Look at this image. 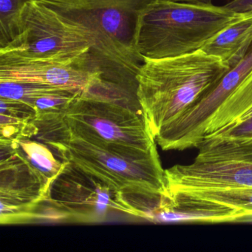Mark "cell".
I'll return each instance as SVG.
<instances>
[{
	"instance_id": "obj_20",
	"label": "cell",
	"mask_w": 252,
	"mask_h": 252,
	"mask_svg": "<svg viewBox=\"0 0 252 252\" xmlns=\"http://www.w3.org/2000/svg\"><path fill=\"white\" fill-rule=\"evenodd\" d=\"M173 1H178V2H191V3H195V2H209L211 0H173Z\"/></svg>"
},
{
	"instance_id": "obj_18",
	"label": "cell",
	"mask_w": 252,
	"mask_h": 252,
	"mask_svg": "<svg viewBox=\"0 0 252 252\" xmlns=\"http://www.w3.org/2000/svg\"><path fill=\"white\" fill-rule=\"evenodd\" d=\"M60 91L65 90L39 84L0 82V98L21 101L32 107L39 98Z\"/></svg>"
},
{
	"instance_id": "obj_10",
	"label": "cell",
	"mask_w": 252,
	"mask_h": 252,
	"mask_svg": "<svg viewBox=\"0 0 252 252\" xmlns=\"http://www.w3.org/2000/svg\"><path fill=\"white\" fill-rule=\"evenodd\" d=\"M252 72V46L245 58L230 68L201 99L156 137L158 145L164 151L198 147L211 119Z\"/></svg>"
},
{
	"instance_id": "obj_16",
	"label": "cell",
	"mask_w": 252,
	"mask_h": 252,
	"mask_svg": "<svg viewBox=\"0 0 252 252\" xmlns=\"http://www.w3.org/2000/svg\"><path fill=\"white\" fill-rule=\"evenodd\" d=\"M181 191L196 198L208 200L243 211L248 215L247 220L252 219V187L225 189H182Z\"/></svg>"
},
{
	"instance_id": "obj_7",
	"label": "cell",
	"mask_w": 252,
	"mask_h": 252,
	"mask_svg": "<svg viewBox=\"0 0 252 252\" xmlns=\"http://www.w3.org/2000/svg\"><path fill=\"white\" fill-rule=\"evenodd\" d=\"M192 163L164 170L166 191L252 187V138L206 137Z\"/></svg>"
},
{
	"instance_id": "obj_19",
	"label": "cell",
	"mask_w": 252,
	"mask_h": 252,
	"mask_svg": "<svg viewBox=\"0 0 252 252\" xmlns=\"http://www.w3.org/2000/svg\"><path fill=\"white\" fill-rule=\"evenodd\" d=\"M231 11L237 13H246L252 11V0H232L225 5Z\"/></svg>"
},
{
	"instance_id": "obj_3",
	"label": "cell",
	"mask_w": 252,
	"mask_h": 252,
	"mask_svg": "<svg viewBox=\"0 0 252 252\" xmlns=\"http://www.w3.org/2000/svg\"><path fill=\"white\" fill-rule=\"evenodd\" d=\"M202 50L166 58L144 57L135 98L154 138L184 116L229 70Z\"/></svg>"
},
{
	"instance_id": "obj_2",
	"label": "cell",
	"mask_w": 252,
	"mask_h": 252,
	"mask_svg": "<svg viewBox=\"0 0 252 252\" xmlns=\"http://www.w3.org/2000/svg\"><path fill=\"white\" fill-rule=\"evenodd\" d=\"M35 122V135L60 159L123 194L140 212L141 218L150 220L166 192L164 170L158 154L147 158H132L73 136L51 119L42 118Z\"/></svg>"
},
{
	"instance_id": "obj_1",
	"label": "cell",
	"mask_w": 252,
	"mask_h": 252,
	"mask_svg": "<svg viewBox=\"0 0 252 252\" xmlns=\"http://www.w3.org/2000/svg\"><path fill=\"white\" fill-rule=\"evenodd\" d=\"M29 1V0H27ZM86 28L95 42V63L104 81L131 94L144 62L141 20L154 0H33Z\"/></svg>"
},
{
	"instance_id": "obj_15",
	"label": "cell",
	"mask_w": 252,
	"mask_h": 252,
	"mask_svg": "<svg viewBox=\"0 0 252 252\" xmlns=\"http://www.w3.org/2000/svg\"><path fill=\"white\" fill-rule=\"evenodd\" d=\"M252 104V72L218 109L208 125L205 137L237 120Z\"/></svg>"
},
{
	"instance_id": "obj_14",
	"label": "cell",
	"mask_w": 252,
	"mask_h": 252,
	"mask_svg": "<svg viewBox=\"0 0 252 252\" xmlns=\"http://www.w3.org/2000/svg\"><path fill=\"white\" fill-rule=\"evenodd\" d=\"M0 144L8 146L48 190L64 166V162L48 144L32 139V137H19L9 141H0Z\"/></svg>"
},
{
	"instance_id": "obj_13",
	"label": "cell",
	"mask_w": 252,
	"mask_h": 252,
	"mask_svg": "<svg viewBox=\"0 0 252 252\" xmlns=\"http://www.w3.org/2000/svg\"><path fill=\"white\" fill-rule=\"evenodd\" d=\"M252 46V11H249L218 32L200 50L220 59L231 68L245 58Z\"/></svg>"
},
{
	"instance_id": "obj_17",
	"label": "cell",
	"mask_w": 252,
	"mask_h": 252,
	"mask_svg": "<svg viewBox=\"0 0 252 252\" xmlns=\"http://www.w3.org/2000/svg\"><path fill=\"white\" fill-rule=\"evenodd\" d=\"M26 2L27 0H0V48L20 33Z\"/></svg>"
},
{
	"instance_id": "obj_12",
	"label": "cell",
	"mask_w": 252,
	"mask_h": 252,
	"mask_svg": "<svg viewBox=\"0 0 252 252\" xmlns=\"http://www.w3.org/2000/svg\"><path fill=\"white\" fill-rule=\"evenodd\" d=\"M248 215L243 211L208 200L196 198L181 191H166L156 209L151 222H243Z\"/></svg>"
},
{
	"instance_id": "obj_4",
	"label": "cell",
	"mask_w": 252,
	"mask_h": 252,
	"mask_svg": "<svg viewBox=\"0 0 252 252\" xmlns=\"http://www.w3.org/2000/svg\"><path fill=\"white\" fill-rule=\"evenodd\" d=\"M132 95L117 90H94L78 95L57 114L47 115L67 133L135 159L158 154L157 143Z\"/></svg>"
},
{
	"instance_id": "obj_5",
	"label": "cell",
	"mask_w": 252,
	"mask_h": 252,
	"mask_svg": "<svg viewBox=\"0 0 252 252\" xmlns=\"http://www.w3.org/2000/svg\"><path fill=\"white\" fill-rule=\"evenodd\" d=\"M243 14L210 2L154 0L141 20L140 53L143 57L160 59L198 51Z\"/></svg>"
},
{
	"instance_id": "obj_9",
	"label": "cell",
	"mask_w": 252,
	"mask_h": 252,
	"mask_svg": "<svg viewBox=\"0 0 252 252\" xmlns=\"http://www.w3.org/2000/svg\"><path fill=\"white\" fill-rule=\"evenodd\" d=\"M0 150V223L46 222L49 190L8 146Z\"/></svg>"
},
{
	"instance_id": "obj_6",
	"label": "cell",
	"mask_w": 252,
	"mask_h": 252,
	"mask_svg": "<svg viewBox=\"0 0 252 252\" xmlns=\"http://www.w3.org/2000/svg\"><path fill=\"white\" fill-rule=\"evenodd\" d=\"M95 39L86 28L29 0L20 33L0 48V58L71 64L101 73L95 67Z\"/></svg>"
},
{
	"instance_id": "obj_8",
	"label": "cell",
	"mask_w": 252,
	"mask_h": 252,
	"mask_svg": "<svg viewBox=\"0 0 252 252\" xmlns=\"http://www.w3.org/2000/svg\"><path fill=\"white\" fill-rule=\"evenodd\" d=\"M50 187L46 203L54 222L93 223L105 220L113 212L141 218L122 193L68 161Z\"/></svg>"
},
{
	"instance_id": "obj_11",
	"label": "cell",
	"mask_w": 252,
	"mask_h": 252,
	"mask_svg": "<svg viewBox=\"0 0 252 252\" xmlns=\"http://www.w3.org/2000/svg\"><path fill=\"white\" fill-rule=\"evenodd\" d=\"M0 82L39 84L75 94L116 88L106 82L101 73L80 66L2 58H0Z\"/></svg>"
}]
</instances>
